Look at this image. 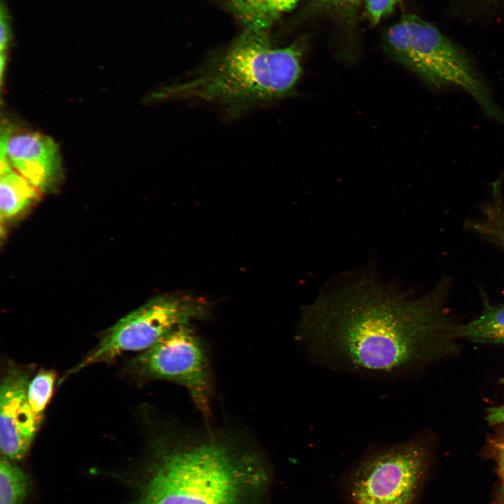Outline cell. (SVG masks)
Returning <instances> with one entry per match:
<instances>
[{"label": "cell", "mask_w": 504, "mask_h": 504, "mask_svg": "<svg viewBox=\"0 0 504 504\" xmlns=\"http://www.w3.org/2000/svg\"><path fill=\"white\" fill-rule=\"evenodd\" d=\"M448 281L410 298L363 277L304 308L298 337L308 356L331 370L394 380L438 353L454 326L444 312Z\"/></svg>", "instance_id": "cell-1"}, {"label": "cell", "mask_w": 504, "mask_h": 504, "mask_svg": "<svg viewBox=\"0 0 504 504\" xmlns=\"http://www.w3.org/2000/svg\"><path fill=\"white\" fill-rule=\"evenodd\" d=\"M302 52L298 43L274 48L267 29L246 27L222 54L153 97L211 103L237 116L290 95L302 74Z\"/></svg>", "instance_id": "cell-2"}, {"label": "cell", "mask_w": 504, "mask_h": 504, "mask_svg": "<svg viewBox=\"0 0 504 504\" xmlns=\"http://www.w3.org/2000/svg\"><path fill=\"white\" fill-rule=\"evenodd\" d=\"M246 459L214 440L167 450L140 504H242L253 476Z\"/></svg>", "instance_id": "cell-3"}, {"label": "cell", "mask_w": 504, "mask_h": 504, "mask_svg": "<svg viewBox=\"0 0 504 504\" xmlns=\"http://www.w3.org/2000/svg\"><path fill=\"white\" fill-rule=\"evenodd\" d=\"M384 45L398 63L433 90L456 88L469 94L492 120L504 115L466 52L437 27L414 14L386 31Z\"/></svg>", "instance_id": "cell-4"}, {"label": "cell", "mask_w": 504, "mask_h": 504, "mask_svg": "<svg viewBox=\"0 0 504 504\" xmlns=\"http://www.w3.org/2000/svg\"><path fill=\"white\" fill-rule=\"evenodd\" d=\"M426 465V451L418 442L374 445L347 474L348 503L414 504Z\"/></svg>", "instance_id": "cell-5"}, {"label": "cell", "mask_w": 504, "mask_h": 504, "mask_svg": "<svg viewBox=\"0 0 504 504\" xmlns=\"http://www.w3.org/2000/svg\"><path fill=\"white\" fill-rule=\"evenodd\" d=\"M208 314L207 302L200 298L175 294L154 298L108 329L69 373L112 360L126 351H145L173 329L205 318Z\"/></svg>", "instance_id": "cell-6"}, {"label": "cell", "mask_w": 504, "mask_h": 504, "mask_svg": "<svg viewBox=\"0 0 504 504\" xmlns=\"http://www.w3.org/2000/svg\"><path fill=\"white\" fill-rule=\"evenodd\" d=\"M190 325L178 326L162 336L132 359L129 370L143 381L167 380L183 386L203 416L209 418L212 385L208 360Z\"/></svg>", "instance_id": "cell-7"}, {"label": "cell", "mask_w": 504, "mask_h": 504, "mask_svg": "<svg viewBox=\"0 0 504 504\" xmlns=\"http://www.w3.org/2000/svg\"><path fill=\"white\" fill-rule=\"evenodd\" d=\"M11 167L40 192L55 190L63 172L59 146L49 136L34 132L13 133L2 127L0 138V163Z\"/></svg>", "instance_id": "cell-8"}, {"label": "cell", "mask_w": 504, "mask_h": 504, "mask_svg": "<svg viewBox=\"0 0 504 504\" xmlns=\"http://www.w3.org/2000/svg\"><path fill=\"white\" fill-rule=\"evenodd\" d=\"M27 370L9 368L0 388V446L9 460H20L27 453L43 416L31 409L27 398L30 382Z\"/></svg>", "instance_id": "cell-9"}, {"label": "cell", "mask_w": 504, "mask_h": 504, "mask_svg": "<svg viewBox=\"0 0 504 504\" xmlns=\"http://www.w3.org/2000/svg\"><path fill=\"white\" fill-rule=\"evenodd\" d=\"M0 215L1 222L17 218L38 198L39 191L10 164L0 166Z\"/></svg>", "instance_id": "cell-10"}, {"label": "cell", "mask_w": 504, "mask_h": 504, "mask_svg": "<svg viewBox=\"0 0 504 504\" xmlns=\"http://www.w3.org/2000/svg\"><path fill=\"white\" fill-rule=\"evenodd\" d=\"M451 335L476 342L504 344V304L491 305L485 301L482 314L465 324L454 326Z\"/></svg>", "instance_id": "cell-11"}, {"label": "cell", "mask_w": 504, "mask_h": 504, "mask_svg": "<svg viewBox=\"0 0 504 504\" xmlns=\"http://www.w3.org/2000/svg\"><path fill=\"white\" fill-rule=\"evenodd\" d=\"M300 0H225L246 27L268 29L276 19Z\"/></svg>", "instance_id": "cell-12"}, {"label": "cell", "mask_w": 504, "mask_h": 504, "mask_svg": "<svg viewBox=\"0 0 504 504\" xmlns=\"http://www.w3.org/2000/svg\"><path fill=\"white\" fill-rule=\"evenodd\" d=\"M482 211L479 218L466 225L504 253V200L500 179L493 183L491 197Z\"/></svg>", "instance_id": "cell-13"}, {"label": "cell", "mask_w": 504, "mask_h": 504, "mask_svg": "<svg viewBox=\"0 0 504 504\" xmlns=\"http://www.w3.org/2000/svg\"><path fill=\"white\" fill-rule=\"evenodd\" d=\"M29 489L25 472L8 458L0 462V504H22Z\"/></svg>", "instance_id": "cell-14"}, {"label": "cell", "mask_w": 504, "mask_h": 504, "mask_svg": "<svg viewBox=\"0 0 504 504\" xmlns=\"http://www.w3.org/2000/svg\"><path fill=\"white\" fill-rule=\"evenodd\" d=\"M56 374L51 370H42L30 380L27 398L31 409L36 414L43 415L53 392Z\"/></svg>", "instance_id": "cell-15"}, {"label": "cell", "mask_w": 504, "mask_h": 504, "mask_svg": "<svg viewBox=\"0 0 504 504\" xmlns=\"http://www.w3.org/2000/svg\"><path fill=\"white\" fill-rule=\"evenodd\" d=\"M402 0H360L364 4L365 14L372 24H378L393 12Z\"/></svg>", "instance_id": "cell-16"}, {"label": "cell", "mask_w": 504, "mask_h": 504, "mask_svg": "<svg viewBox=\"0 0 504 504\" xmlns=\"http://www.w3.org/2000/svg\"><path fill=\"white\" fill-rule=\"evenodd\" d=\"M0 18V49L1 53L6 54V51L9 48L12 41V30L10 25V18L7 10V8L4 4L3 1L1 4Z\"/></svg>", "instance_id": "cell-17"}, {"label": "cell", "mask_w": 504, "mask_h": 504, "mask_svg": "<svg viewBox=\"0 0 504 504\" xmlns=\"http://www.w3.org/2000/svg\"><path fill=\"white\" fill-rule=\"evenodd\" d=\"M486 419L491 424L504 423V405L489 409Z\"/></svg>", "instance_id": "cell-18"}, {"label": "cell", "mask_w": 504, "mask_h": 504, "mask_svg": "<svg viewBox=\"0 0 504 504\" xmlns=\"http://www.w3.org/2000/svg\"><path fill=\"white\" fill-rule=\"evenodd\" d=\"M316 6L323 8H337L358 4V0H315Z\"/></svg>", "instance_id": "cell-19"}, {"label": "cell", "mask_w": 504, "mask_h": 504, "mask_svg": "<svg viewBox=\"0 0 504 504\" xmlns=\"http://www.w3.org/2000/svg\"><path fill=\"white\" fill-rule=\"evenodd\" d=\"M496 454L498 461V469L500 478L502 480L503 488L504 490V441L499 442L496 444Z\"/></svg>", "instance_id": "cell-20"}, {"label": "cell", "mask_w": 504, "mask_h": 504, "mask_svg": "<svg viewBox=\"0 0 504 504\" xmlns=\"http://www.w3.org/2000/svg\"><path fill=\"white\" fill-rule=\"evenodd\" d=\"M358 2H360V0H358Z\"/></svg>", "instance_id": "cell-21"}]
</instances>
